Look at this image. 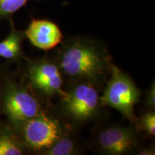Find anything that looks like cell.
Instances as JSON below:
<instances>
[{
	"mask_svg": "<svg viewBox=\"0 0 155 155\" xmlns=\"http://www.w3.org/2000/svg\"><path fill=\"white\" fill-rule=\"evenodd\" d=\"M55 63L62 75L74 82H88L98 88L108 79L112 63L107 50L94 39L76 36L61 42Z\"/></svg>",
	"mask_w": 155,
	"mask_h": 155,
	"instance_id": "6da1fadb",
	"label": "cell"
},
{
	"mask_svg": "<svg viewBox=\"0 0 155 155\" xmlns=\"http://www.w3.org/2000/svg\"><path fill=\"white\" fill-rule=\"evenodd\" d=\"M98 87L88 82H74L61 96L62 115L73 123L85 124L98 116L101 106Z\"/></svg>",
	"mask_w": 155,
	"mask_h": 155,
	"instance_id": "7a4b0ae2",
	"label": "cell"
},
{
	"mask_svg": "<svg viewBox=\"0 0 155 155\" xmlns=\"http://www.w3.org/2000/svg\"><path fill=\"white\" fill-rule=\"evenodd\" d=\"M141 96L140 91L129 75L112 64L110 75L100 101L101 106H109L132 123L137 121L134 106Z\"/></svg>",
	"mask_w": 155,
	"mask_h": 155,
	"instance_id": "3957f363",
	"label": "cell"
},
{
	"mask_svg": "<svg viewBox=\"0 0 155 155\" xmlns=\"http://www.w3.org/2000/svg\"><path fill=\"white\" fill-rule=\"evenodd\" d=\"M2 96V108L12 129L19 132L29 120L42 111L38 100L25 86L7 79Z\"/></svg>",
	"mask_w": 155,
	"mask_h": 155,
	"instance_id": "277c9868",
	"label": "cell"
},
{
	"mask_svg": "<svg viewBox=\"0 0 155 155\" xmlns=\"http://www.w3.org/2000/svg\"><path fill=\"white\" fill-rule=\"evenodd\" d=\"M65 132L58 119L43 110L21 128L20 139L26 149L41 152L51 147Z\"/></svg>",
	"mask_w": 155,
	"mask_h": 155,
	"instance_id": "5b68a950",
	"label": "cell"
},
{
	"mask_svg": "<svg viewBox=\"0 0 155 155\" xmlns=\"http://www.w3.org/2000/svg\"><path fill=\"white\" fill-rule=\"evenodd\" d=\"M27 77L31 87L46 99L63 94V75L55 61L40 59L29 64Z\"/></svg>",
	"mask_w": 155,
	"mask_h": 155,
	"instance_id": "8992f818",
	"label": "cell"
},
{
	"mask_svg": "<svg viewBox=\"0 0 155 155\" xmlns=\"http://www.w3.org/2000/svg\"><path fill=\"white\" fill-rule=\"evenodd\" d=\"M96 146L101 153L107 155L136 152L139 146L137 129L121 125L108 126L96 134Z\"/></svg>",
	"mask_w": 155,
	"mask_h": 155,
	"instance_id": "52a82bcc",
	"label": "cell"
},
{
	"mask_svg": "<svg viewBox=\"0 0 155 155\" xmlns=\"http://www.w3.org/2000/svg\"><path fill=\"white\" fill-rule=\"evenodd\" d=\"M24 34L32 45L42 50L55 48L63 41L61 28L49 19H32Z\"/></svg>",
	"mask_w": 155,
	"mask_h": 155,
	"instance_id": "ba28073f",
	"label": "cell"
},
{
	"mask_svg": "<svg viewBox=\"0 0 155 155\" xmlns=\"http://www.w3.org/2000/svg\"><path fill=\"white\" fill-rule=\"evenodd\" d=\"M9 33L5 40L0 42V58L7 60H16L22 55V44L25 34L15 28L11 20Z\"/></svg>",
	"mask_w": 155,
	"mask_h": 155,
	"instance_id": "9c48e42d",
	"label": "cell"
},
{
	"mask_svg": "<svg viewBox=\"0 0 155 155\" xmlns=\"http://www.w3.org/2000/svg\"><path fill=\"white\" fill-rule=\"evenodd\" d=\"M13 129L0 128V155H22L26 147Z\"/></svg>",
	"mask_w": 155,
	"mask_h": 155,
	"instance_id": "30bf717a",
	"label": "cell"
},
{
	"mask_svg": "<svg viewBox=\"0 0 155 155\" xmlns=\"http://www.w3.org/2000/svg\"><path fill=\"white\" fill-rule=\"evenodd\" d=\"M80 147L77 141L66 131L54 144L39 154L42 155H75L80 153Z\"/></svg>",
	"mask_w": 155,
	"mask_h": 155,
	"instance_id": "8fae6325",
	"label": "cell"
},
{
	"mask_svg": "<svg viewBox=\"0 0 155 155\" xmlns=\"http://www.w3.org/2000/svg\"><path fill=\"white\" fill-rule=\"evenodd\" d=\"M30 0H0V22L10 19Z\"/></svg>",
	"mask_w": 155,
	"mask_h": 155,
	"instance_id": "7c38bea8",
	"label": "cell"
},
{
	"mask_svg": "<svg viewBox=\"0 0 155 155\" xmlns=\"http://www.w3.org/2000/svg\"><path fill=\"white\" fill-rule=\"evenodd\" d=\"M137 128L144 131L148 135L154 137L155 135V113L154 110H149L137 119Z\"/></svg>",
	"mask_w": 155,
	"mask_h": 155,
	"instance_id": "4fadbf2b",
	"label": "cell"
},
{
	"mask_svg": "<svg viewBox=\"0 0 155 155\" xmlns=\"http://www.w3.org/2000/svg\"><path fill=\"white\" fill-rule=\"evenodd\" d=\"M145 106L148 110H154L155 108V84L154 81L147 89L145 96Z\"/></svg>",
	"mask_w": 155,
	"mask_h": 155,
	"instance_id": "5bb4252c",
	"label": "cell"
},
{
	"mask_svg": "<svg viewBox=\"0 0 155 155\" xmlns=\"http://www.w3.org/2000/svg\"><path fill=\"white\" fill-rule=\"evenodd\" d=\"M136 152H137L136 154L138 155H154L155 154L154 148L142 149V150H137Z\"/></svg>",
	"mask_w": 155,
	"mask_h": 155,
	"instance_id": "9a60e30c",
	"label": "cell"
},
{
	"mask_svg": "<svg viewBox=\"0 0 155 155\" xmlns=\"http://www.w3.org/2000/svg\"><path fill=\"white\" fill-rule=\"evenodd\" d=\"M1 99H2V98H1V90H0V106H1Z\"/></svg>",
	"mask_w": 155,
	"mask_h": 155,
	"instance_id": "2e32d148",
	"label": "cell"
}]
</instances>
